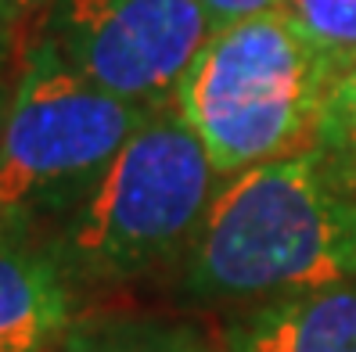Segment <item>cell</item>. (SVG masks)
<instances>
[{
	"instance_id": "cell-1",
	"label": "cell",
	"mask_w": 356,
	"mask_h": 352,
	"mask_svg": "<svg viewBox=\"0 0 356 352\" xmlns=\"http://www.w3.org/2000/svg\"><path fill=\"white\" fill-rule=\"evenodd\" d=\"M177 299L241 313L356 277V201L334 187L317 148L252 165L220 183L177 266Z\"/></svg>"
},
{
	"instance_id": "cell-2",
	"label": "cell",
	"mask_w": 356,
	"mask_h": 352,
	"mask_svg": "<svg viewBox=\"0 0 356 352\" xmlns=\"http://www.w3.org/2000/svg\"><path fill=\"white\" fill-rule=\"evenodd\" d=\"M220 183L184 115L152 112L44 244L79 292H115L177 274Z\"/></svg>"
},
{
	"instance_id": "cell-3",
	"label": "cell",
	"mask_w": 356,
	"mask_h": 352,
	"mask_svg": "<svg viewBox=\"0 0 356 352\" xmlns=\"http://www.w3.org/2000/svg\"><path fill=\"white\" fill-rule=\"evenodd\" d=\"M334 79L339 65L284 11H270L209 36L173 108L227 180L313 148Z\"/></svg>"
},
{
	"instance_id": "cell-4",
	"label": "cell",
	"mask_w": 356,
	"mask_h": 352,
	"mask_svg": "<svg viewBox=\"0 0 356 352\" xmlns=\"http://www.w3.org/2000/svg\"><path fill=\"white\" fill-rule=\"evenodd\" d=\"M148 115L33 36L0 119V231L44 241L101 183Z\"/></svg>"
},
{
	"instance_id": "cell-5",
	"label": "cell",
	"mask_w": 356,
	"mask_h": 352,
	"mask_svg": "<svg viewBox=\"0 0 356 352\" xmlns=\"http://www.w3.org/2000/svg\"><path fill=\"white\" fill-rule=\"evenodd\" d=\"M213 33L198 0H54L36 29L79 76L144 112L177 105Z\"/></svg>"
},
{
	"instance_id": "cell-6",
	"label": "cell",
	"mask_w": 356,
	"mask_h": 352,
	"mask_svg": "<svg viewBox=\"0 0 356 352\" xmlns=\"http://www.w3.org/2000/svg\"><path fill=\"white\" fill-rule=\"evenodd\" d=\"M79 317V287L51 248L0 231V352H61Z\"/></svg>"
},
{
	"instance_id": "cell-7",
	"label": "cell",
	"mask_w": 356,
	"mask_h": 352,
	"mask_svg": "<svg viewBox=\"0 0 356 352\" xmlns=\"http://www.w3.org/2000/svg\"><path fill=\"white\" fill-rule=\"evenodd\" d=\"M220 352H356V277L220 317Z\"/></svg>"
},
{
	"instance_id": "cell-8",
	"label": "cell",
	"mask_w": 356,
	"mask_h": 352,
	"mask_svg": "<svg viewBox=\"0 0 356 352\" xmlns=\"http://www.w3.org/2000/svg\"><path fill=\"white\" fill-rule=\"evenodd\" d=\"M61 352H220L202 324L144 313L79 317Z\"/></svg>"
},
{
	"instance_id": "cell-9",
	"label": "cell",
	"mask_w": 356,
	"mask_h": 352,
	"mask_svg": "<svg viewBox=\"0 0 356 352\" xmlns=\"http://www.w3.org/2000/svg\"><path fill=\"white\" fill-rule=\"evenodd\" d=\"M313 148L321 151L334 187L356 198V61L331 83Z\"/></svg>"
},
{
	"instance_id": "cell-10",
	"label": "cell",
	"mask_w": 356,
	"mask_h": 352,
	"mask_svg": "<svg viewBox=\"0 0 356 352\" xmlns=\"http://www.w3.org/2000/svg\"><path fill=\"white\" fill-rule=\"evenodd\" d=\"M284 15L339 65V72L356 61V0H288Z\"/></svg>"
},
{
	"instance_id": "cell-11",
	"label": "cell",
	"mask_w": 356,
	"mask_h": 352,
	"mask_svg": "<svg viewBox=\"0 0 356 352\" xmlns=\"http://www.w3.org/2000/svg\"><path fill=\"white\" fill-rule=\"evenodd\" d=\"M198 4L209 15L213 29H223V26L245 22V18H259V15H270V11H284L288 0H198Z\"/></svg>"
},
{
	"instance_id": "cell-12",
	"label": "cell",
	"mask_w": 356,
	"mask_h": 352,
	"mask_svg": "<svg viewBox=\"0 0 356 352\" xmlns=\"http://www.w3.org/2000/svg\"><path fill=\"white\" fill-rule=\"evenodd\" d=\"M54 0H0V33L15 36L18 29H26L33 18H44V11Z\"/></svg>"
},
{
	"instance_id": "cell-13",
	"label": "cell",
	"mask_w": 356,
	"mask_h": 352,
	"mask_svg": "<svg viewBox=\"0 0 356 352\" xmlns=\"http://www.w3.org/2000/svg\"><path fill=\"white\" fill-rule=\"evenodd\" d=\"M8 44H11V36L0 33V119H4V61H8Z\"/></svg>"
},
{
	"instance_id": "cell-14",
	"label": "cell",
	"mask_w": 356,
	"mask_h": 352,
	"mask_svg": "<svg viewBox=\"0 0 356 352\" xmlns=\"http://www.w3.org/2000/svg\"><path fill=\"white\" fill-rule=\"evenodd\" d=\"M353 201H356V198H353Z\"/></svg>"
}]
</instances>
